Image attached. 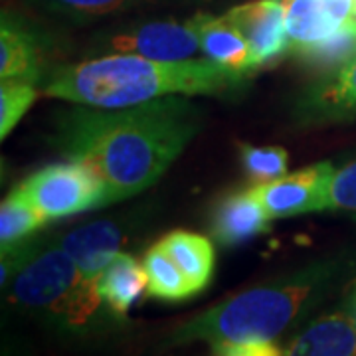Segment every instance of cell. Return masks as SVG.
<instances>
[{"instance_id":"20","label":"cell","mask_w":356,"mask_h":356,"mask_svg":"<svg viewBox=\"0 0 356 356\" xmlns=\"http://www.w3.org/2000/svg\"><path fill=\"white\" fill-rule=\"evenodd\" d=\"M48 222V218L40 212L30 200H26L16 188L13 191L0 206V245L10 248L14 243L24 242L26 238L42 228Z\"/></svg>"},{"instance_id":"11","label":"cell","mask_w":356,"mask_h":356,"mask_svg":"<svg viewBox=\"0 0 356 356\" xmlns=\"http://www.w3.org/2000/svg\"><path fill=\"white\" fill-rule=\"evenodd\" d=\"M269 220L254 191H240L220 200L212 216V236L222 245H238L269 229Z\"/></svg>"},{"instance_id":"24","label":"cell","mask_w":356,"mask_h":356,"mask_svg":"<svg viewBox=\"0 0 356 356\" xmlns=\"http://www.w3.org/2000/svg\"><path fill=\"white\" fill-rule=\"evenodd\" d=\"M48 6L74 16H103L133 6L139 0H44Z\"/></svg>"},{"instance_id":"12","label":"cell","mask_w":356,"mask_h":356,"mask_svg":"<svg viewBox=\"0 0 356 356\" xmlns=\"http://www.w3.org/2000/svg\"><path fill=\"white\" fill-rule=\"evenodd\" d=\"M285 356H356L355 315L334 311L318 317L293 341Z\"/></svg>"},{"instance_id":"4","label":"cell","mask_w":356,"mask_h":356,"mask_svg":"<svg viewBox=\"0 0 356 356\" xmlns=\"http://www.w3.org/2000/svg\"><path fill=\"white\" fill-rule=\"evenodd\" d=\"M8 301L46 313L67 329L86 327L103 303L97 283L81 277L60 243H40L8 283Z\"/></svg>"},{"instance_id":"2","label":"cell","mask_w":356,"mask_h":356,"mask_svg":"<svg viewBox=\"0 0 356 356\" xmlns=\"http://www.w3.org/2000/svg\"><path fill=\"white\" fill-rule=\"evenodd\" d=\"M243 83V72L210 60L159 62L115 54L56 70L44 93L77 105L121 109L168 95L222 93Z\"/></svg>"},{"instance_id":"9","label":"cell","mask_w":356,"mask_h":356,"mask_svg":"<svg viewBox=\"0 0 356 356\" xmlns=\"http://www.w3.org/2000/svg\"><path fill=\"white\" fill-rule=\"evenodd\" d=\"M283 6L293 51L329 38L356 18V0H283Z\"/></svg>"},{"instance_id":"8","label":"cell","mask_w":356,"mask_h":356,"mask_svg":"<svg viewBox=\"0 0 356 356\" xmlns=\"http://www.w3.org/2000/svg\"><path fill=\"white\" fill-rule=\"evenodd\" d=\"M111 48L119 54H135L159 62L191 60L200 48L194 20L178 22H149L111 38Z\"/></svg>"},{"instance_id":"22","label":"cell","mask_w":356,"mask_h":356,"mask_svg":"<svg viewBox=\"0 0 356 356\" xmlns=\"http://www.w3.org/2000/svg\"><path fill=\"white\" fill-rule=\"evenodd\" d=\"M36 99V88L32 81L2 79L0 86V137L6 139L16 123L24 117Z\"/></svg>"},{"instance_id":"17","label":"cell","mask_w":356,"mask_h":356,"mask_svg":"<svg viewBox=\"0 0 356 356\" xmlns=\"http://www.w3.org/2000/svg\"><path fill=\"white\" fill-rule=\"evenodd\" d=\"M143 267L147 273V291L154 299L178 303L196 295L191 281L177 266V261L166 254V250L156 243L143 257Z\"/></svg>"},{"instance_id":"6","label":"cell","mask_w":356,"mask_h":356,"mask_svg":"<svg viewBox=\"0 0 356 356\" xmlns=\"http://www.w3.org/2000/svg\"><path fill=\"white\" fill-rule=\"evenodd\" d=\"M332 175V163L323 161L266 184H255L252 191L271 220L299 216L327 208Z\"/></svg>"},{"instance_id":"3","label":"cell","mask_w":356,"mask_h":356,"mask_svg":"<svg viewBox=\"0 0 356 356\" xmlns=\"http://www.w3.org/2000/svg\"><path fill=\"white\" fill-rule=\"evenodd\" d=\"M334 273L332 264L318 261L232 295L180 325L170 343L202 341L216 348L222 344L273 341L325 293Z\"/></svg>"},{"instance_id":"1","label":"cell","mask_w":356,"mask_h":356,"mask_svg":"<svg viewBox=\"0 0 356 356\" xmlns=\"http://www.w3.org/2000/svg\"><path fill=\"white\" fill-rule=\"evenodd\" d=\"M200 127V109L182 95L103 109L77 107L58 123L56 145L103 182L105 206L147 191L168 170Z\"/></svg>"},{"instance_id":"7","label":"cell","mask_w":356,"mask_h":356,"mask_svg":"<svg viewBox=\"0 0 356 356\" xmlns=\"http://www.w3.org/2000/svg\"><path fill=\"white\" fill-rule=\"evenodd\" d=\"M226 16L248 42L254 67L289 48L283 0H252L232 8Z\"/></svg>"},{"instance_id":"13","label":"cell","mask_w":356,"mask_h":356,"mask_svg":"<svg viewBox=\"0 0 356 356\" xmlns=\"http://www.w3.org/2000/svg\"><path fill=\"white\" fill-rule=\"evenodd\" d=\"M192 20L198 32L200 50L206 54V58L238 72L254 67L250 46L242 36V32L232 24L228 16L214 18V16L198 14Z\"/></svg>"},{"instance_id":"14","label":"cell","mask_w":356,"mask_h":356,"mask_svg":"<svg viewBox=\"0 0 356 356\" xmlns=\"http://www.w3.org/2000/svg\"><path fill=\"white\" fill-rule=\"evenodd\" d=\"M145 289H147L145 267L139 266V261L133 255L121 254V252L115 255L113 261L97 277V291L102 295L103 303L117 317H123L139 301Z\"/></svg>"},{"instance_id":"19","label":"cell","mask_w":356,"mask_h":356,"mask_svg":"<svg viewBox=\"0 0 356 356\" xmlns=\"http://www.w3.org/2000/svg\"><path fill=\"white\" fill-rule=\"evenodd\" d=\"M309 67L337 74L356 56V18L337 30L329 38L295 51Z\"/></svg>"},{"instance_id":"23","label":"cell","mask_w":356,"mask_h":356,"mask_svg":"<svg viewBox=\"0 0 356 356\" xmlns=\"http://www.w3.org/2000/svg\"><path fill=\"white\" fill-rule=\"evenodd\" d=\"M325 210L356 212V159L341 168H334Z\"/></svg>"},{"instance_id":"26","label":"cell","mask_w":356,"mask_h":356,"mask_svg":"<svg viewBox=\"0 0 356 356\" xmlns=\"http://www.w3.org/2000/svg\"><path fill=\"white\" fill-rule=\"evenodd\" d=\"M353 315L356 318V285H355V291H353Z\"/></svg>"},{"instance_id":"21","label":"cell","mask_w":356,"mask_h":356,"mask_svg":"<svg viewBox=\"0 0 356 356\" xmlns=\"http://www.w3.org/2000/svg\"><path fill=\"white\" fill-rule=\"evenodd\" d=\"M240 159L245 175L255 184H266L287 175L289 154L283 147L240 145Z\"/></svg>"},{"instance_id":"10","label":"cell","mask_w":356,"mask_h":356,"mask_svg":"<svg viewBox=\"0 0 356 356\" xmlns=\"http://www.w3.org/2000/svg\"><path fill=\"white\" fill-rule=\"evenodd\" d=\"M121 240L123 234L119 224L102 220L67 232L58 243L76 261L81 277L97 283V277L102 275L103 269L119 254Z\"/></svg>"},{"instance_id":"5","label":"cell","mask_w":356,"mask_h":356,"mask_svg":"<svg viewBox=\"0 0 356 356\" xmlns=\"http://www.w3.org/2000/svg\"><path fill=\"white\" fill-rule=\"evenodd\" d=\"M26 200L48 220L105 206V188L99 177L79 161H67L42 168L18 186Z\"/></svg>"},{"instance_id":"25","label":"cell","mask_w":356,"mask_h":356,"mask_svg":"<svg viewBox=\"0 0 356 356\" xmlns=\"http://www.w3.org/2000/svg\"><path fill=\"white\" fill-rule=\"evenodd\" d=\"M212 350H214V356H285L280 346L271 341L222 344V346H216Z\"/></svg>"},{"instance_id":"18","label":"cell","mask_w":356,"mask_h":356,"mask_svg":"<svg viewBox=\"0 0 356 356\" xmlns=\"http://www.w3.org/2000/svg\"><path fill=\"white\" fill-rule=\"evenodd\" d=\"M309 111L321 117L356 115V56L311 95Z\"/></svg>"},{"instance_id":"15","label":"cell","mask_w":356,"mask_h":356,"mask_svg":"<svg viewBox=\"0 0 356 356\" xmlns=\"http://www.w3.org/2000/svg\"><path fill=\"white\" fill-rule=\"evenodd\" d=\"M161 245L166 250L177 266L182 269L186 280L191 281L194 291L200 293L212 281L214 273V248L208 238L192 232H170L161 240Z\"/></svg>"},{"instance_id":"16","label":"cell","mask_w":356,"mask_h":356,"mask_svg":"<svg viewBox=\"0 0 356 356\" xmlns=\"http://www.w3.org/2000/svg\"><path fill=\"white\" fill-rule=\"evenodd\" d=\"M40 76V51L34 36L2 20L0 30V77L36 81Z\"/></svg>"}]
</instances>
